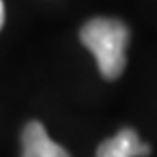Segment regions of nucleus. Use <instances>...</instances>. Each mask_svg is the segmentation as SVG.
<instances>
[{
	"instance_id": "nucleus-1",
	"label": "nucleus",
	"mask_w": 157,
	"mask_h": 157,
	"mask_svg": "<svg viewBox=\"0 0 157 157\" xmlns=\"http://www.w3.org/2000/svg\"><path fill=\"white\" fill-rule=\"evenodd\" d=\"M129 29L119 19L95 17L82 27L80 40L95 55L104 80H117L125 70V49L129 44Z\"/></svg>"
},
{
	"instance_id": "nucleus-2",
	"label": "nucleus",
	"mask_w": 157,
	"mask_h": 157,
	"mask_svg": "<svg viewBox=\"0 0 157 157\" xmlns=\"http://www.w3.org/2000/svg\"><path fill=\"white\" fill-rule=\"evenodd\" d=\"M23 153L21 157H70L63 146L49 138L46 127L40 121H29L21 134Z\"/></svg>"
},
{
	"instance_id": "nucleus-3",
	"label": "nucleus",
	"mask_w": 157,
	"mask_h": 157,
	"mask_svg": "<svg viewBox=\"0 0 157 157\" xmlns=\"http://www.w3.org/2000/svg\"><path fill=\"white\" fill-rule=\"evenodd\" d=\"M150 146L140 142L138 132L134 129H121L116 136L104 140L97 148V157H146Z\"/></svg>"
},
{
	"instance_id": "nucleus-4",
	"label": "nucleus",
	"mask_w": 157,
	"mask_h": 157,
	"mask_svg": "<svg viewBox=\"0 0 157 157\" xmlns=\"http://www.w3.org/2000/svg\"><path fill=\"white\" fill-rule=\"evenodd\" d=\"M2 25H4V2L0 0V29H2Z\"/></svg>"
}]
</instances>
